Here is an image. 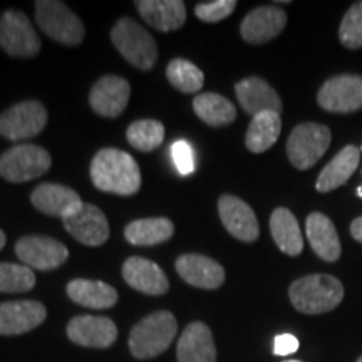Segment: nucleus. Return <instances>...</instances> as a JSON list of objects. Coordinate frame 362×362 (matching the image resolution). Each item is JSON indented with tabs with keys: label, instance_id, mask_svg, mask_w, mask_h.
I'll return each mask as SVG.
<instances>
[{
	"label": "nucleus",
	"instance_id": "1",
	"mask_svg": "<svg viewBox=\"0 0 362 362\" xmlns=\"http://www.w3.org/2000/svg\"><path fill=\"white\" fill-rule=\"evenodd\" d=\"M90 178L101 192L131 197L141 188V171L128 153L116 148L98 151L90 163Z\"/></svg>",
	"mask_w": 362,
	"mask_h": 362
},
{
	"label": "nucleus",
	"instance_id": "2",
	"mask_svg": "<svg viewBox=\"0 0 362 362\" xmlns=\"http://www.w3.org/2000/svg\"><path fill=\"white\" fill-rule=\"evenodd\" d=\"M292 305L302 314H324L334 310L344 298L341 280L332 275L314 274L296 280L288 288Z\"/></svg>",
	"mask_w": 362,
	"mask_h": 362
},
{
	"label": "nucleus",
	"instance_id": "3",
	"mask_svg": "<svg viewBox=\"0 0 362 362\" xmlns=\"http://www.w3.org/2000/svg\"><path fill=\"white\" fill-rule=\"evenodd\" d=\"M178 330L175 315L168 310H158L144 317L129 334V351L136 359H151L170 347Z\"/></svg>",
	"mask_w": 362,
	"mask_h": 362
},
{
	"label": "nucleus",
	"instance_id": "4",
	"mask_svg": "<svg viewBox=\"0 0 362 362\" xmlns=\"http://www.w3.org/2000/svg\"><path fill=\"white\" fill-rule=\"evenodd\" d=\"M111 40L126 61L136 69L149 71L158 61V45L153 35L138 22L123 17L111 30Z\"/></svg>",
	"mask_w": 362,
	"mask_h": 362
},
{
	"label": "nucleus",
	"instance_id": "5",
	"mask_svg": "<svg viewBox=\"0 0 362 362\" xmlns=\"http://www.w3.org/2000/svg\"><path fill=\"white\" fill-rule=\"evenodd\" d=\"M35 21L44 34L64 45H79L84 39V25L79 17L57 0L35 2Z\"/></svg>",
	"mask_w": 362,
	"mask_h": 362
},
{
	"label": "nucleus",
	"instance_id": "6",
	"mask_svg": "<svg viewBox=\"0 0 362 362\" xmlns=\"http://www.w3.org/2000/svg\"><path fill=\"white\" fill-rule=\"evenodd\" d=\"M51 155L37 144H17L0 156V176L11 183H25L47 173Z\"/></svg>",
	"mask_w": 362,
	"mask_h": 362
},
{
	"label": "nucleus",
	"instance_id": "7",
	"mask_svg": "<svg viewBox=\"0 0 362 362\" xmlns=\"http://www.w3.org/2000/svg\"><path fill=\"white\" fill-rule=\"evenodd\" d=\"M332 141L327 126L317 123L298 124L288 136L287 156L297 170H309L325 155Z\"/></svg>",
	"mask_w": 362,
	"mask_h": 362
},
{
	"label": "nucleus",
	"instance_id": "8",
	"mask_svg": "<svg viewBox=\"0 0 362 362\" xmlns=\"http://www.w3.org/2000/svg\"><path fill=\"white\" fill-rule=\"evenodd\" d=\"M40 39L21 11H6L0 17V47L12 57L29 59L40 51Z\"/></svg>",
	"mask_w": 362,
	"mask_h": 362
},
{
	"label": "nucleus",
	"instance_id": "9",
	"mask_svg": "<svg viewBox=\"0 0 362 362\" xmlns=\"http://www.w3.org/2000/svg\"><path fill=\"white\" fill-rule=\"evenodd\" d=\"M47 124V110L39 101L13 104L0 115V134L11 141H22L37 136Z\"/></svg>",
	"mask_w": 362,
	"mask_h": 362
},
{
	"label": "nucleus",
	"instance_id": "10",
	"mask_svg": "<svg viewBox=\"0 0 362 362\" xmlns=\"http://www.w3.org/2000/svg\"><path fill=\"white\" fill-rule=\"evenodd\" d=\"M317 103L329 112H354L362 107V78L361 76H337L325 81Z\"/></svg>",
	"mask_w": 362,
	"mask_h": 362
},
{
	"label": "nucleus",
	"instance_id": "11",
	"mask_svg": "<svg viewBox=\"0 0 362 362\" xmlns=\"http://www.w3.org/2000/svg\"><path fill=\"white\" fill-rule=\"evenodd\" d=\"M16 253L25 267L35 270H54L69 257L66 245L49 237L29 235L16 243Z\"/></svg>",
	"mask_w": 362,
	"mask_h": 362
},
{
	"label": "nucleus",
	"instance_id": "12",
	"mask_svg": "<svg viewBox=\"0 0 362 362\" xmlns=\"http://www.w3.org/2000/svg\"><path fill=\"white\" fill-rule=\"evenodd\" d=\"M67 337L78 346L106 349L116 342L117 327L110 317L78 315L67 324Z\"/></svg>",
	"mask_w": 362,
	"mask_h": 362
},
{
	"label": "nucleus",
	"instance_id": "13",
	"mask_svg": "<svg viewBox=\"0 0 362 362\" xmlns=\"http://www.w3.org/2000/svg\"><path fill=\"white\" fill-rule=\"evenodd\" d=\"M66 230L78 242L88 247H99L110 238V223L98 206L84 203L78 211L62 218Z\"/></svg>",
	"mask_w": 362,
	"mask_h": 362
},
{
	"label": "nucleus",
	"instance_id": "14",
	"mask_svg": "<svg viewBox=\"0 0 362 362\" xmlns=\"http://www.w3.org/2000/svg\"><path fill=\"white\" fill-rule=\"evenodd\" d=\"M47 317L37 300H12L0 304V336H19L39 327Z\"/></svg>",
	"mask_w": 362,
	"mask_h": 362
},
{
	"label": "nucleus",
	"instance_id": "15",
	"mask_svg": "<svg viewBox=\"0 0 362 362\" xmlns=\"http://www.w3.org/2000/svg\"><path fill=\"white\" fill-rule=\"evenodd\" d=\"M220 220L230 235L242 242H255L260 235L259 221L245 202L233 194H223L218 200Z\"/></svg>",
	"mask_w": 362,
	"mask_h": 362
},
{
	"label": "nucleus",
	"instance_id": "16",
	"mask_svg": "<svg viewBox=\"0 0 362 362\" xmlns=\"http://www.w3.org/2000/svg\"><path fill=\"white\" fill-rule=\"evenodd\" d=\"M131 96V86L119 76H104L93 86L89 104L98 115L117 117L126 110Z\"/></svg>",
	"mask_w": 362,
	"mask_h": 362
},
{
	"label": "nucleus",
	"instance_id": "17",
	"mask_svg": "<svg viewBox=\"0 0 362 362\" xmlns=\"http://www.w3.org/2000/svg\"><path fill=\"white\" fill-rule=\"evenodd\" d=\"M176 272L185 282L198 288L215 291L225 282V270L218 262L200 253H187L176 259Z\"/></svg>",
	"mask_w": 362,
	"mask_h": 362
},
{
	"label": "nucleus",
	"instance_id": "18",
	"mask_svg": "<svg viewBox=\"0 0 362 362\" xmlns=\"http://www.w3.org/2000/svg\"><path fill=\"white\" fill-rule=\"evenodd\" d=\"M287 25V13L279 7H257L240 25V34L248 44H264L275 39Z\"/></svg>",
	"mask_w": 362,
	"mask_h": 362
},
{
	"label": "nucleus",
	"instance_id": "19",
	"mask_svg": "<svg viewBox=\"0 0 362 362\" xmlns=\"http://www.w3.org/2000/svg\"><path fill=\"white\" fill-rule=\"evenodd\" d=\"M123 279L129 287L146 296H163L170 288L168 277L161 267L143 257H129L124 262Z\"/></svg>",
	"mask_w": 362,
	"mask_h": 362
},
{
	"label": "nucleus",
	"instance_id": "20",
	"mask_svg": "<svg viewBox=\"0 0 362 362\" xmlns=\"http://www.w3.org/2000/svg\"><path fill=\"white\" fill-rule=\"evenodd\" d=\"M30 202L42 214L51 216H61V218L72 215L84 205L81 197L74 189L64 187V185L54 183L39 185L33 192V194H30Z\"/></svg>",
	"mask_w": 362,
	"mask_h": 362
},
{
	"label": "nucleus",
	"instance_id": "21",
	"mask_svg": "<svg viewBox=\"0 0 362 362\" xmlns=\"http://www.w3.org/2000/svg\"><path fill=\"white\" fill-rule=\"evenodd\" d=\"M134 6L143 21L160 33L178 30L187 22V7L181 0H138Z\"/></svg>",
	"mask_w": 362,
	"mask_h": 362
},
{
	"label": "nucleus",
	"instance_id": "22",
	"mask_svg": "<svg viewBox=\"0 0 362 362\" xmlns=\"http://www.w3.org/2000/svg\"><path fill=\"white\" fill-rule=\"evenodd\" d=\"M235 93L240 101V106L245 110L248 115L257 116L260 112L282 111V101H280L277 90L257 76L247 78L235 86Z\"/></svg>",
	"mask_w": 362,
	"mask_h": 362
},
{
	"label": "nucleus",
	"instance_id": "23",
	"mask_svg": "<svg viewBox=\"0 0 362 362\" xmlns=\"http://www.w3.org/2000/svg\"><path fill=\"white\" fill-rule=\"evenodd\" d=\"M178 362H216V347L211 330L203 322H192L181 334L176 347Z\"/></svg>",
	"mask_w": 362,
	"mask_h": 362
},
{
	"label": "nucleus",
	"instance_id": "24",
	"mask_svg": "<svg viewBox=\"0 0 362 362\" xmlns=\"http://www.w3.org/2000/svg\"><path fill=\"white\" fill-rule=\"evenodd\" d=\"M307 240L320 259L325 262H336L341 257V240L337 230L324 214L314 211L305 221Z\"/></svg>",
	"mask_w": 362,
	"mask_h": 362
},
{
	"label": "nucleus",
	"instance_id": "25",
	"mask_svg": "<svg viewBox=\"0 0 362 362\" xmlns=\"http://www.w3.org/2000/svg\"><path fill=\"white\" fill-rule=\"evenodd\" d=\"M361 161V149L354 144H347L341 151L334 156V160L329 163L325 168L320 171L317 178L315 188L317 192L327 193L339 187H342L347 180L354 175Z\"/></svg>",
	"mask_w": 362,
	"mask_h": 362
},
{
	"label": "nucleus",
	"instance_id": "26",
	"mask_svg": "<svg viewBox=\"0 0 362 362\" xmlns=\"http://www.w3.org/2000/svg\"><path fill=\"white\" fill-rule=\"evenodd\" d=\"M66 291L72 302L88 307V309H110L117 302L116 288H112L110 284L101 282V280H71Z\"/></svg>",
	"mask_w": 362,
	"mask_h": 362
},
{
	"label": "nucleus",
	"instance_id": "27",
	"mask_svg": "<svg viewBox=\"0 0 362 362\" xmlns=\"http://www.w3.org/2000/svg\"><path fill=\"white\" fill-rule=\"evenodd\" d=\"M270 232L277 247L287 255L297 257L304 250V237H302L300 226L287 208H275L270 216Z\"/></svg>",
	"mask_w": 362,
	"mask_h": 362
},
{
	"label": "nucleus",
	"instance_id": "28",
	"mask_svg": "<svg viewBox=\"0 0 362 362\" xmlns=\"http://www.w3.org/2000/svg\"><path fill=\"white\" fill-rule=\"evenodd\" d=\"M175 226L168 218H143L134 220L126 226L124 237L131 245L151 247L166 242L173 237Z\"/></svg>",
	"mask_w": 362,
	"mask_h": 362
},
{
	"label": "nucleus",
	"instance_id": "29",
	"mask_svg": "<svg viewBox=\"0 0 362 362\" xmlns=\"http://www.w3.org/2000/svg\"><path fill=\"white\" fill-rule=\"evenodd\" d=\"M280 131H282V119L279 112L267 111L253 116L245 136L247 148L252 153L267 151L277 143Z\"/></svg>",
	"mask_w": 362,
	"mask_h": 362
},
{
	"label": "nucleus",
	"instance_id": "30",
	"mask_svg": "<svg viewBox=\"0 0 362 362\" xmlns=\"http://www.w3.org/2000/svg\"><path fill=\"white\" fill-rule=\"evenodd\" d=\"M193 110L203 123L214 128L232 124L237 117V110L228 99L216 93H203L193 99Z\"/></svg>",
	"mask_w": 362,
	"mask_h": 362
},
{
	"label": "nucleus",
	"instance_id": "31",
	"mask_svg": "<svg viewBox=\"0 0 362 362\" xmlns=\"http://www.w3.org/2000/svg\"><path fill=\"white\" fill-rule=\"evenodd\" d=\"M128 143L134 149L143 153H151L161 146L165 139V126L156 119L134 121L126 131Z\"/></svg>",
	"mask_w": 362,
	"mask_h": 362
},
{
	"label": "nucleus",
	"instance_id": "32",
	"mask_svg": "<svg viewBox=\"0 0 362 362\" xmlns=\"http://www.w3.org/2000/svg\"><path fill=\"white\" fill-rule=\"evenodd\" d=\"M166 78L173 88L180 93L192 94L198 93L205 83V76L198 69L193 62L185 61V59H173L166 67Z\"/></svg>",
	"mask_w": 362,
	"mask_h": 362
},
{
	"label": "nucleus",
	"instance_id": "33",
	"mask_svg": "<svg viewBox=\"0 0 362 362\" xmlns=\"http://www.w3.org/2000/svg\"><path fill=\"white\" fill-rule=\"evenodd\" d=\"M35 285L33 269L19 264H0V292H29Z\"/></svg>",
	"mask_w": 362,
	"mask_h": 362
},
{
	"label": "nucleus",
	"instance_id": "34",
	"mask_svg": "<svg viewBox=\"0 0 362 362\" xmlns=\"http://www.w3.org/2000/svg\"><path fill=\"white\" fill-rule=\"evenodd\" d=\"M339 39L347 49L362 47V2H356L344 16Z\"/></svg>",
	"mask_w": 362,
	"mask_h": 362
},
{
	"label": "nucleus",
	"instance_id": "35",
	"mask_svg": "<svg viewBox=\"0 0 362 362\" xmlns=\"http://www.w3.org/2000/svg\"><path fill=\"white\" fill-rule=\"evenodd\" d=\"M235 7H237L235 0H214V2L198 4L194 7V13L200 21L215 24V22L226 19L235 11Z\"/></svg>",
	"mask_w": 362,
	"mask_h": 362
},
{
	"label": "nucleus",
	"instance_id": "36",
	"mask_svg": "<svg viewBox=\"0 0 362 362\" xmlns=\"http://www.w3.org/2000/svg\"><path fill=\"white\" fill-rule=\"evenodd\" d=\"M171 158L180 175L188 176L194 171V153L192 144L185 139H178L171 146Z\"/></svg>",
	"mask_w": 362,
	"mask_h": 362
},
{
	"label": "nucleus",
	"instance_id": "37",
	"mask_svg": "<svg viewBox=\"0 0 362 362\" xmlns=\"http://www.w3.org/2000/svg\"><path fill=\"white\" fill-rule=\"evenodd\" d=\"M298 349V341L292 334H280L275 337L274 354L275 356H291Z\"/></svg>",
	"mask_w": 362,
	"mask_h": 362
},
{
	"label": "nucleus",
	"instance_id": "38",
	"mask_svg": "<svg viewBox=\"0 0 362 362\" xmlns=\"http://www.w3.org/2000/svg\"><path fill=\"white\" fill-rule=\"evenodd\" d=\"M351 235L354 237V240L362 243V216H359V218H356L354 221H352Z\"/></svg>",
	"mask_w": 362,
	"mask_h": 362
},
{
	"label": "nucleus",
	"instance_id": "39",
	"mask_svg": "<svg viewBox=\"0 0 362 362\" xmlns=\"http://www.w3.org/2000/svg\"><path fill=\"white\" fill-rule=\"evenodd\" d=\"M6 242H7V238H6V233H4L2 230H0V250H2V248L6 247Z\"/></svg>",
	"mask_w": 362,
	"mask_h": 362
},
{
	"label": "nucleus",
	"instance_id": "40",
	"mask_svg": "<svg viewBox=\"0 0 362 362\" xmlns=\"http://www.w3.org/2000/svg\"><path fill=\"white\" fill-rule=\"evenodd\" d=\"M357 194L362 198V188H357Z\"/></svg>",
	"mask_w": 362,
	"mask_h": 362
},
{
	"label": "nucleus",
	"instance_id": "41",
	"mask_svg": "<svg viewBox=\"0 0 362 362\" xmlns=\"http://www.w3.org/2000/svg\"><path fill=\"white\" fill-rule=\"evenodd\" d=\"M284 362H300V361H296V359H288V361H284Z\"/></svg>",
	"mask_w": 362,
	"mask_h": 362
},
{
	"label": "nucleus",
	"instance_id": "42",
	"mask_svg": "<svg viewBox=\"0 0 362 362\" xmlns=\"http://www.w3.org/2000/svg\"><path fill=\"white\" fill-rule=\"evenodd\" d=\"M357 362H362V356L359 357V359H357Z\"/></svg>",
	"mask_w": 362,
	"mask_h": 362
},
{
	"label": "nucleus",
	"instance_id": "43",
	"mask_svg": "<svg viewBox=\"0 0 362 362\" xmlns=\"http://www.w3.org/2000/svg\"><path fill=\"white\" fill-rule=\"evenodd\" d=\"M361 151H362V148H361Z\"/></svg>",
	"mask_w": 362,
	"mask_h": 362
}]
</instances>
